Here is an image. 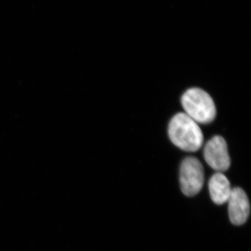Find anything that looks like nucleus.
I'll return each instance as SVG.
<instances>
[{
    "label": "nucleus",
    "mask_w": 251,
    "mask_h": 251,
    "mask_svg": "<svg viewBox=\"0 0 251 251\" xmlns=\"http://www.w3.org/2000/svg\"><path fill=\"white\" fill-rule=\"evenodd\" d=\"M168 135L175 146L190 152L198 151L204 141L198 124L184 112H179L171 119L168 125Z\"/></svg>",
    "instance_id": "1"
},
{
    "label": "nucleus",
    "mask_w": 251,
    "mask_h": 251,
    "mask_svg": "<svg viewBox=\"0 0 251 251\" xmlns=\"http://www.w3.org/2000/svg\"><path fill=\"white\" fill-rule=\"evenodd\" d=\"M204 158L206 163L217 173L229 169L230 158L227 143L223 137L216 135L206 143L204 148Z\"/></svg>",
    "instance_id": "4"
},
{
    "label": "nucleus",
    "mask_w": 251,
    "mask_h": 251,
    "mask_svg": "<svg viewBox=\"0 0 251 251\" xmlns=\"http://www.w3.org/2000/svg\"><path fill=\"white\" fill-rule=\"evenodd\" d=\"M229 219L235 226H241L247 222L250 214L251 206L247 193L240 188L232 189L228 201Z\"/></svg>",
    "instance_id": "5"
},
{
    "label": "nucleus",
    "mask_w": 251,
    "mask_h": 251,
    "mask_svg": "<svg viewBox=\"0 0 251 251\" xmlns=\"http://www.w3.org/2000/svg\"><path fill=\"white\" fill-rule=\"evenodd\" d=\"M209 189L211 200L218 205L227 202L232 192L230 183L223 173H216L211 176Z\"/></svg>",
    "instance_id": "6"
},
{
    "label": "nucleus",
    "mask_w": 251,
    "mask_h": 251,
    "mask_svg": "<svg viewBox=\"0 0 251 251\" xmlns=\"http://www.w3.org/2000/svg\"><path fill=\"white\" fill-rule=\"evenodd\" d=\"M184 113L196 123L206 125L215 119L216 108L210 95L200 88L186 91L181 99Z\"/></svg>",
    "instance_id": "2"
},
{
    "label": "nucleus",
    "mask_w": 251,
    "mask_h": 251,
    "mask_svg": "<svg viewBox=\"0 0 251 251\" xmlns=\"http://www.w3.org/2000/svg\"><path fill=\"white\" fill-rule=\"evenodd\" d=\"M204 168L201 162L190 156L182 161L180 168V184L181 191L188 197L196 196L204 184Z\"/></svg>",
    "instance_id": "3"
}]
</instances>
